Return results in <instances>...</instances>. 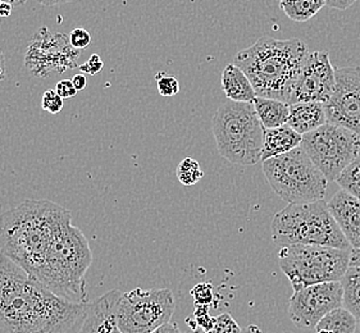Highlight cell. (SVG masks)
I'll use <instances>...</instances> for the list:
<instances>
[{
  "label": "cell",
  "mask_w": 360,
  "mask_h": 333,
  "mask_svg": "<svg viewBox=\"0 0 360 333\" xmlns=\"http://www.w3.org/2000/svg\"><path fill=\"white\" fill-rule=\"evenodd\" d=\"M336 182L346 192L360 200V157L340 174Z\"/></svg>",
  "instance_id": "24"
},
{
  "label": "cell",
  "mask_w": 360,
  "mask_h": 333,
  "mask_svg": "<svg viewBox=\"0 0 360 333\" xmlns=\"http://www.w3.org/2000/svg\"><path fill=\"white\" fill-rule=\"evenodd\" d=\"M185 333H205L202 331V328H190L188 331Z\"/></svg>",
  "instance_id": "43"
},
{
  "label": "cell",
  "mask_w": 360,
  "mask_h": 333,
  "mask_svg": "<svg viewBox=\"0 0 360 333\" xmlns=\"http://www.w3.org/2000/svg\"><path fill=\"white\" fill-rule=\"evenodd\" d=\"M358 327V319L345 308H338L326 317L316 327V331L324 329L330 333H355Z\"/></svg>",
  "instance_id": "22"
},
{
  "label": "cell",
  "mask_w": 360,
  "mask_h": 333,
  "mask_svg": "<svg viewBox=\"0 0 360 333\" xmlns=\"http://www.w3.org/2000/svg\"><path fill=\"white\" fill-rule=\"evenodd\" d=\"M12 9H13V6L11 3L3 1L0 6V17H9L12 13Z\"/></svg>",
  "instance_id": "39"
},
{
  "label": "cell",
  "mask_w": 360,
  "mask_h": 333,
  "mask_svg": "<svg viewBox=\"0 0 360 333\" xmlns=\"http://www.w3.org/2000/svg\"><path fill=\"white\" fill-rule=\"evenodd\" d=\"M209 306H196L195 308V322L199 328L208 333L214 325V317H210L208 313Z\"/></svg>",
  "instance_id": "31"
},
{
  "label": "cell",
  "mask_w": 360,
  "mask_h": 333,
  "mask_svg": "<svg viewBox=\"0 0 360 333\" xmlns=\"http://www.w3.org/2000/svg\"><path fill=\"white\" fill-rule=\"evenodd\" d=\"M152 333H182L181 332L180 328L176 325V323H171L168 322L166 325L159 327L155 331H153Z\"/></svg>",
  "instance_id": "36"
},
{
  "label": "cell",
  "mask_w": 360,
  "mask_h": 333,
  "mask_svg": "<svg viewBox=\"0 0 360 333\" xmlns=\"http://www.w3.org/2000/svg\"><path fill=\"white\" fill-rule=\"evenodd\" d=\"M327 6L326 0H280V8L290 20L307 22Z\"/></svg>",
  "instance_id": "23"
},
{
  "label": "cell",
  "mask_w": 360,
  "mask_h": 333,
  "mask_svg": "<svg viewBox=\"0 0 360 333\" xmlns=\"http://www.w3.org/2000/svg\"><path fill=\"white\" fill-rule=\"evenodd\" d=\"M262 168L269 186L288 204L323 200L328 181L302 146L264 160Z\"/></svg>",
  "instance_id": "7"
},
{
  "label": "cell",
  "mask_w": 360,
  "mask_h": 333,
  "mask_svg": "<svg viewBox=\"0 0 360 333\" xmlns=\"http://www.w3.org/2000/svg\"><path fill=\"white\" fill-rule=\"evenodd\" d=\"M350 250L317 245H290L278 252V264L294 292L311 285L340 282L350 267Z\"/></svg>",
  "instance_id": "8"
},
{
  "label": "cell",
  "mask_w": 360,
  "mask_h": 333,
  "mask_svg": "<svg viewBox=\"0 0 360 333\" xmlns=\"http://www.w3.org/2000/svg\"><path fill=\"white\" fill-rule=\"evenodd\" d=\"M350 266L360 267V249H353L350 253Z\"/></svg>",
  "instance_id": "38"
},
{
  "label": "cell",
  "mask_w": 360,
  "mask_h": 333,
  "mask_svg": "<svg viewBox=\"0 0 360 333\" xmlns=\"http://www.w3.org/2000/svg\"><path fill=\"white\" fill-rule=\"evenodd\" d=\"M37 1L43 4L45 7H56V6H60V4H65V3H71L75 0H37Z\"/></svg>",
  "instance_id": "37"
},
{
  "label": "cell",
  "mask_w": 360,
  "mask_h": 333,
  "mask_svg": "<svg viewBox=\"0 0 360 333\" xmlns=\"http://www.w3.org/2000/svg\"><path fill=\"white\" fill-rule=\"evenodd\" d=\"M93 253L79 227L68 226L51 245L35 281L54 295L73 304H89L86 273Z\"/></svg>",
  "instance_id": "4"
},
{
  "label": "cell",
  "mask_w": 360,
  "mask_h": 333,
  "mask_svg": "<svg viewBox=\"0 0 360 333\" xmlns=\"http://www.w3.org/2000/svg\"><path fill=\"white\" fill-rule=\"evenodd\" d=\"M72 214L51 200L27 199L0 216V253L35 277Z\"/></svg>",
  "instance_id": "2"
},
{
  "label": "cell",
  "mask_w": 360,
  "mask_h": 333,
  "mask_svg": "<svg viewBox=\"0 0 360 333\" xmlns=\"http://www.w3.org/2000/svg\"><path fill=\"white\" fill-rule=\"evenodd\" d=\"M221 82L224 95L231 102L252 103L257 98L252 82L245 72L235 63L224 67Z\"/></svg>",
  "instance_id": "19"
},
{
  "label": "cell",
  "mask_w": 360,
  "mask_h": 333,
  "mask_svg": "<svg viewBox=\"0 0 360 333\" xmlns=\"http://www.w3.org/2000/svg\"><path fill=\"white\" fill-rule=\"evenodd\" d=\"M158 82L159 94L163 98H172L174 95L179 94L180 91V84L179 80L165 72L157 73L155 76Z\"/></svg>",
  "instance_id": "26"
},
{
  "label": "cell",
  "mask_w": 360,
  "mask_h": 333,
  "mask_svg": "<svg viewBox=\"0 0 360 333\" xmlns=\"http://www.w3.org/2000/svg\"><path fill=\"white\" fill-rule=\"evenodd\" d=\"M176 300L169 289H135L121 294L117 326L122 333H152L172 318Z\"/></svg>",
  "instance_id": "10"
},
{
  "label": "cell",
  "mask_w": 360,
  "mask_h": 333,
  "mask_svg": "<svg viewBox=\"0 0 360 333\" xmlns=\"http://www.w3.org/2000/svg\"><path fill=\"white\" fill-rule=\"evenodd\" d=\"M327 124L323 103H296L290 105L288 124L302 136Z\"/></svg>",
  "instance_id": "17"
},
{
  "label": "cell",
  "mask_w": 360,
  "mask_h": 333,
  "mask_svg": "<svg viewBox=\"0 0 360 333\" xmlns=\"http://www.w3.org/2000/svg\"><path fill=\"white\" fill-rule=\"evenodd\" d=\"M316 333H330V332H327V331H324V329H319V331H316Z\"/></svg>",
  "instance_id": "45"
},
{
  "label": "cell",
  "mask_w": 360,
  "mask_h": 333,
  "mask_svg": "<svg viewBox=\"0 0 360 333\" xmlns=\"http://www.w3.org/2000/svg\"><path fill=\"white\" fill-rule=\"evenodd\" d=\"M302 148L327 181L336 182L340 174L359 158L360 138L353 131L327 122L304 135Z\"/></svg>",
  "instance_id": "9"
},
{
  "label": "cell",
  "mask_w": 360,
  "mask_h": 333,
  "mask_svg": "<svg viewBox=\"0 0 360 333\" xmlns=\"http://www.w3.org/2000/svg\"><path fill=\"white\" fill-rule=\"evenodd\" d=\"M336 84L324 103L328 124L353 131L360 138V67L335 70Z\"/></svg>",
  "instance_id": "13"
},
{
  "label": "cell",
  "mask_w": 360,
  "mask_h": 333,
  "mask_svg": "<svg viewBox=\"0 0 360 333\" xmlns=\"http://www.w3.org/2000/svg\"><path fill=\"white\" fill-rule=\"evenodd\" d=\"M73 86L76 87L77 91L84 90L87 85L86 76L84 73H79V74H75L72 79Z\"/></svg>",
  "instance_id": "35"
},
{
  "label": "cell",
  "mask_w": 360,
  "mask_h": 333,
  "mask_svg": "<svg viewBox=\"0 0 360 333\" xmlns=\"http://www.w3.org/2000/svg\"><path fill=\"white\" fill-rule=\"evenodd\" d=\"M202 177V166L194 158H185L177 166V178L184 186H194Z\"/></svg>",
  "instance_id": "25"
},
{
  "label": "cell",
  "mask_w": 360,
  "mask_h": 333,
  "mask_svg": "<svg viewBox=\"0 0 360 333\" xmlns=\"http://www.w3.org/2000/svg\"><path fill=\"white\" fill-rule=\"evenodd\" d=\"M272 239L278 247L317 245L350 250L352 247L324 200L288 204L274 216Z\"/></svg>",
  "instance_id": "5"
},
{
  "label": "cell",
  "mask_w": 360,
  "mask_h": 333,
  "mask_svg": "<svg viewBox=\"0 0 360 333\" xmlns=\"http://www.w3.org/2000/svg\"><path fill=\"white\" fill-rule=\"evenodd\" d=\"M327 205L352 249H360L359 199L341 188L332 196Z\"/></svg>",
  "instance_id": "15"
},
{
  "label": "cell",
  "mask_w": 360,
  "mask_h": 333,
  "mask_svg": "<svg viewBox=\"0 0 360 333\" xmlns=\"http://www.w3.org/2000/svg\"><path fill=\"white\" fill-rule=\"evenodd\" d=\"M208 333H243V329L230 313H222L214 317V325Z\"/></svg>",
  "instance_id": "27"
},
{
  "label": "cell",
  "mask_w": 360,
  "mask_h": 333,
  "mask_svg": "<svg viewBox=\"0 0 360 333\" xmlns=\"http://www.w3.org/2000/svg\"><path fill=\"white\" fill-rule=\"evenodd\" d=\"M6 79V58L3 51H0V81Z\"/></svg>",
  "instance_id": "40"
},
{
  "label": "cell",
  "mask_w": 360,
  "mask_h": 333,
  "mask_svg": "<svg viewBox=\"0 0 360 333\" xmlns=\"http://www.w3.org/2000/svg\"><path fill=\"white\" fill-rule=\"evenodd\" d=\"M358 0H326V4L328 7L333 8V9H339V11H344L349 7H352L354 3H356Z\"/></svg>",
  "instance_id": "34"
},
{
  "label": "cell",
  "mask_w": 360,
  "mask_h": 333,
  "mask_svg": "<svg viewBox=\"0 0 360 333\" xmlns=\"http://www.w3.org/2000/svg\"><path fill=\"white\" fill-rule=\"evenodd\" d=\"M63 107H65L63 99L57 94L56 90L48 89L41 96V109L51 115H57L59 112H62Z\"/></svg>",
  "instance_id": "29"
},
{
  "label": "cell",
  "mask_w": 360,
  "mask_h": 333,
  "mask_svg": "<svg viewBox=\"0 0 360 333\" xmlns=\"http://www.w3.org/2000/svg\"><path fill=\"white\" fill-rule=\"evenodd\" d=\"M194 297L195 306H209L213 301V285L210 282H199L191 290Z\"/></svg>",
  "instance_id": "28"
},
{
  "label": "cell",
  "mask_w": 360,
  "mask_h": 333,
  "mask_svg": "<svg viewBox=\"0 0 360 333\" xmlns=\"http://www.w3.org/2000/svg\"><path fill=\"white\" fill-rule=\"evenodd\" d=\"M121 291L112 290L90 304L77 333H122L117 326V304Z\"/></svg>",
  "instance_id": "16"
},
{
  "label": "cell",
  "mask_w": 360,
  "mask_h": 333,
  "mask_svg": "<svg viewBox=\"0 0 360 333\" xmlns=\"http://www.w3.org/2000/svg\"><path fill=\"white\" fill-rule=\"evenodd\" d=\"M342 287V308L360 319V267L350 266L341 278Z\"/></svg>",
  "instance_id": "21"
},
{
  "label": "cell",
  "mask_w": 360,
  "mask_h": 333,
  "mask_svg": "<svg viewBox=\"0 0 360 333\" xmlns=\"http://www.w3.org/2000/svg\"><path fill=\"white\" fill-rule=\"evenodd\" d=\"M217 149L224 159L238 166L262 160L264 131L252 103H224L212 119Z\"/></svg>",
  "instance_id": "6"
},
{
  "label": "cell",
  "mask_w": 360,
  "mask_h": 333,
  "mask_svg": "<svg viewBox=\"0 0 360 333\" xmlns=\"http://www.w3.org/2000/svg\"><path fill=\"white\" fill-rule=\"evenodd\" d=\"M356 332L360 333V319L358 320V327H356Z\"/></svg>",
  "instance_id": "44"
},
{
  "label": "cell",
  "mask_w": 360,
  "mask_h": 333,
  "mask_svg": "<svg viewBox=\"0 0 360 333\" xmlns=\"http://www.w3.org/2000/svg\"><path fill=\"white\" fill-rule=\"evenodd\" d=\"M252 105L266 130L278 129L288 124L290 116V105L288 103L257 96L252 102Z\"/></svg>",
  "instance_id": "20"
},
{
  "label": "cell",
  "mask_w": 360,
  "mask_h": 333,
  "mask_svg": "<svg viewBox=\"0 0 360 333\" xmlns=\"http://www.w3.org/2000/svg\"><path fill=\"white\" fill-rule=\"evenodd\" d=\"M89 308L54 295L0 253V333H72Z\"/></svg>",
  "instance_id": "1"
},
{
  "label": "cell",
  "mask_w": 360,
  "mask_h": 333,
  "mask_svg": "<svg viewBox=\"0 0 360 333\" xmlns=\"http://www.w3.org/2000/svg\"><path fill=\"white\" fill-rule=\"evenodd\" d=\"M1 3H3V0H0V6H1Z\"/></svg>",
  "instance_id": "46"
},
{
  "label": "cell",
  "mask_w": 360,
  "mask_h": 333,
  "mask_svg": "<svg viewBox=\"0 0 360 333\" xmlns=\"http://www.w3.org/2000/svg\"><path fill=\"white\" fill-rule=\"evenodd\" d=\"M309 53L308 45L300 39L263 37L238 51L233 63L245 72L257 96L288 104Z\"/></svg>",
  "instance_id": "3"
},
{
  "label": "cell",
  "mask_w": 360,
  "mask_h": 333,
  "mask_svg": "<svg viewBox=\"0 0 360 333\" xmlns=\"http://www.w3.org/2000/svg\"><path fill=\"white\" fill-rule=\"evenodd\" d=\"M243 333H264L257 325H250L243 329Z\"/></svg>",
  "instance_id": "41"
},
{
  "label": "cell",
  "mask_w": 360,
  "mask_h": 333,
  "mask_svg": "<svg viewBox=\"0 0 360 333\" xmlns=\"http://www.w3.org/2000/svg\"><path fill=\"white\" fill-rule=\"evenodd\" d=\"M81 51L75 49L65 34H53L48 27L37 31L25 54L26 70L32 76L46 79L79 67Z\"/></svg>",
  "instance_id": "11"
},
{
  "label": "cell",
  "mask_w": 360,
  "mask_h": 333,
  "mask_svg": "<svg viewBox=\"0 0 360 333\" xmlns=\"http://www.w3.org/2000/svg\"><path fill=\"white\" fill-rule=\"evenodd\" d=\"M303 136L297 133L288 124L278 129L264 131V144L262 152V160L272 159L276 157L292 152L296 148L302 146Z\"/></svg>",
  "instance_id": "18"
},
{
  "label": "cell",
  "mask_w": 360,
  "mask_h": 333,
  "mask_svg": "<svg viewBox=\"0 0 360 333\" xmlns=\"http://www.w3.org/2000/svg\"><path fill=\"white\" fill-rule=\"evenodd\" d=\"M54 90L63 100L71 99L77 95V90H76V87L73 86L72 80L59 81Z\"/></svg>",
  "instance_id": "33"
},
{
  "label": "cell",
  "mask_w": 360,
  "mask_h": 333,
  "mask_svg": "<svg viewBox=\"0 0 360 333\" xmlns=\"http://www.w3.org/2000/svg\"><path fill=\"white\" fill-rule=\"evenodd\" d=\"M336 77L327 51H311L297 77L290 105L296 103H326L335 89Z\"/></svg>",
  "instance_id": "14"
},
{
  "label": "cell",
  "mask_w": 360,
  "mask_h": 333,
  "mask_svg": "<svg viewBox=\"0 0 360 333\" xmlns=\"http://www.w3.org/2000/svg\"><path fill=\"white\" fill-rule=\"evenodd\" d=\"M342 306V287L340 282L311 285L294 292L290 299L288 315L300 329L316 328L321 319Z\"/></svg>",
  "instance_id": "12"
},
{
  "label": "cell",
  "mask_w": 360,
  "mask_h": 333,
  "mask_svg": "<svg viewBox=\"0 0 360 333\" xmlns=\"http://www.w3.org/2000/svg\"><path fill=\"white\" fill-rule=\"evenodd\" d=\"M70 37V43L72 45L75 49L77 51H84L86 49L87 46L91 43V35L87 30L82 29V27H77V29L72 30L71 34L68 35Z\"/></svg>",
  "instance_id": "30"
},
{
  "label": "cell",
  "mask_w": 360,
  "mask_h": 333,
  "mask_svg": "<svg viewBox=\"0 0 360 333\" xmlns=\"http://www.w3.org/2000/svg\"><path fill=\"white\" fill-rule=\"evenodd\" d=\"M3 1L11 3L13 7H21L23 4H26L29 0H3Z\"/></svg>",
  "instance_id": "42"
},
{
  "label": "cell",
  "mask_w": 360,
  "mask_h": 333,
  "mask_svg": "<svg viewBox=\"0 0 360 333\" xmlns=\"http://www.w3.org/2000/svg\"><path fill=\"white\" fill-rule=\"evenodd\" d=\"M79 71L84 74H90V76H94L101 72V70L104 68V62L103 59L98 56V54H93L86 63L79 65Z\"/></svg>",
  "instance_id": "32"
}]
</instances>
